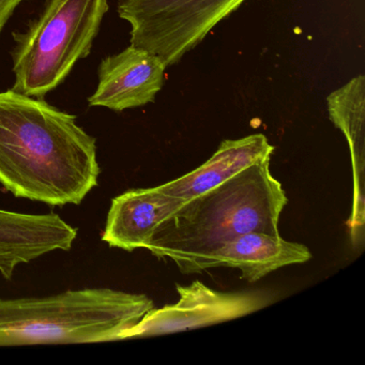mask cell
<instances>
[{
	"label": "cell",
	"instance_id": "obj_1",
	"mask_svg": "<svg viewBox=\"0 0 365 365\" xmlns=\"http://www.w3.org/2000/svg\"><path fill=\"white\" fill-rule=\"evenodd\" d=\"M93 136L76 117L14 91L0 93V183L16 197L80 205L99 183Z\"/></svg>",
	"mask_w": 365,
	"mask_h": 365
},
{
	"label": "cell",
	"instance_id": "obj_2",
	"mask_svg": "<svg viewBox=\"0 0 365 365\" xmlns=\"http://www.w3.org/2000/svg\"><path fill=\"white\" fill-rule=\"evenodd\" d=\"M271 160L258 162L222 185L183 202L162 222L147 250L170 259L183 274L197 273L200 262L223 243L249 232L279 237L288 202L273 177Z\"/></svg>",
	"mask_w": 365,
	"mask_h": 365
},
{
	"label": "cell",
	"instance_id": "obj_3",
	"mask_svg": "<svg viewBox=\"0 0 365 365\" xmlns=\"http://www.w3.org/2000/svg\"><path fill=\"white\" fill-rule=\"evenodd\" d=\"M153 307L146 294L113 288L0 299V346L121 341Z\"/></svg>",
	"mask_w": 365,
	"mask_h": 365
},
{
	"label": "cell",
	"instance_id": "obj_4",
	"mask_svg": "<svg viewBox=\"0 0 365 365\" xmlns=\"http://www.w3.org/2000/svg\"><path fill=\"white\" fill-rule=\"evenodd\" d=\"M108 0H48L25 33H14L12 91L41 99L91 54Z\"/></svg>",
	"mask_w": 365,
	"mask_h": 365
},
{
	"label": "cell",
	"instance_id": "obj_5",
	"mask_svg": "<svg viewBox=\"0 0 365 365\" xmlns=\"http://www.w3.org/2000/svg\"><path fill=\"white\" fill-rule=\"evenodd\" d=\"M245 0H119L131 26L130 43L161 57L168 67L204 41Z\"/></svg>",
	"mask_w": 365,
	"mask_h": 365
},
{
	"label": "cell",
	"instance_id": "obj_6",
	"mask_svg": "<svg viewBox=\"0 0 365 365\" xmlns=\"http://www.w3.org/2000/svg\"><path fill=\"white\" fill-rule=\"evenodd\" d=\"M178 302L151 309L123 333L121 339H140L193 330L243 317L272 303V296L262 290L217 292L200 281L176 285Z\"/></svg>",
	"mask_w": 365,
	"mask_h": 365
},
{
	"label": "cell",
	"instance_id": "obj_7",
	"mask_svg": "<svg viewBox=\"0 0 365 365\" xmlns=\"http://www.w3.org/2000/svg\"><path fill=\"white\" fill-rule=\"evenodd\" d=\"M166 68L161 57L133 46L106 57L100 65L99 85L88 98L89 106L123 112L153 103L163 87Z\"/></svg>",
	"mask_w": 365,
	"mask_h": 365
},
{
	"label": "cell",
	"instance_id": "obj_8",
	"mask_svg": "<svg viewBox=\"0 0 365 365\" xmlns=\"http://www.w3.org/2000/svg\"><path fill=\"white\" fill-rule=\"evenodd\" d=\"M78 237L56 213L27 215L0 209V274L11 279L20 264L55 251H69Z\"/></svg>",
	"mask_w": 365,
	"mask_h": 365
},
{
	"label": "cell",
	"instance_id": "obj_9",
	"mask_svg": "<svg viewBox=\"0 0 365 365\" xmlns=\"http://www.w3.org/2000/svg\"><path fill=\"white\" fill-rule=\"evenodd\" d=\"M183 202L158 187L125 192L112 200L102 240L128 252L147 249L158 226Z\"/></svg>",
	"mask_w": 365,
	"mask_h": 365
},
{
	"label": "cell",
	"instance_id": "obj_10",
	"mask_svg": "<svg viewBox=\"0 0 365 365\" xmlns=\"http://www.w3.org/2000/svg\"><path fill=\"white\" fill-rule=\"evenodd\" d=\"M329 115L344 134L351 157L354 197L348 221L350 240L354 249L364 241L365 78L354 76L347 84L327 98Z\"/></svg>",
	"mask_w": 365,
	"mask_h": 365
},
{
	"label": "cell",
	"instance_id": "obj_11",
	"mask_svg": "<svg viewBox=\"0 0 365 365\" xmlns=\"http://www.w3.org/2000/svg\"><path fill=\"white\" fill-rule=\"evenodd\" d=\"M311 258V252L304 245L284 240L281 236L249 232L217 247L200 262L197 273L230 267L238 269L245 281L255 283L277 269L304 264Z\"/></svg>",
	"mask_w": 365,
	"mask_h": 365
},
{
	"label": "cell",
	"instance_id": "obj_12",
	"mask_svg": "<svg viewBox=\"0 0 365 365\" xmlns=\"http://www.w3.org/2000/svg\"><path fill=\"white\" fill-rule=\"evenodd\" d=\"M274 146L264 134H252L238 140H225L204 164L175 180L158 185L160 191L180 200L196 197L258 162L271 160Z\"/></svg>",
	"mask_w": 365,
	"mask_h": 365
},
{
	"label": "cell",
	"instance_id": "obj_13",
	"mask_svg": "<svg viewBox=\"0 0 365 365\" xmlns=\"http://www.w3.org/2000/svg\"><path fill=\"white\" fill-rule=\"evenodd\" d=\"M22 1L24 0H0V33Z\"/></svg>",
	"mask_w": 365,
	"mask_h": 365
}]
</instances>
